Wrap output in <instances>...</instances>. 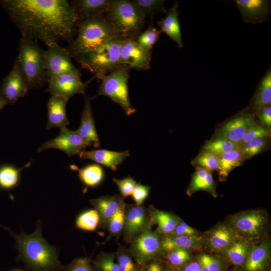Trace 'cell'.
<instances>
[{
  "instance_id": "5b68a950",
  "label": "cell",
  "mask_w": 271,
  "mask_h": 271,
  "mask_svg": "<svg viewBox=\"0 0 271 271\" xmlns=\"http://www.w3.org/2000/svg\"><path fill=\"white\" fill-rule=\"evenodd\" d=\"M124 38L120 35L110 38L95 50L75 59L93 73L94 78L99 79L120 65V48Z\"/></svg>"
},
{
  "instance_id": "d6a6232c",
  "label": "cell",
  "mask_w": 271,
  "mask_h": 271,
  "mask_svg": "<svg viewBox=\"0 0 271 271\" xmlns=\"http://www.w3.org/2000/svg\"><path fill=\"white\" fill-rule=\"evenodd\" d=\"M240 149L241 147L239 144L221 138L209 142L203 147L205 152L210 153L217 157Z\"/></svg>"
},
{
  "instance_id": "603a6c76",
  "label": "cell",
  "mask_w": 271,
  "mask_h": 271,
  "mask_svg": "<svg viewBox=\"0 0 271 271\" xmlns=\"http://www.w3.org/2000/svg\"><path fill=\"white\" fill-rule=\"evenodd\" d=\"M203 245V237L198 236H164L161 238V250L162 254L175 249H185L189 251L198 250Z\"/></svg>"
},
{
  "instance_id": "f907efd6",
  "label": "cell",
  "mask_w": 271,
  "mask_h": 271,
  "mask_svg": "<svg viewBox=\"0 0 271 271\" xmlns=\"http://www.w3.org/2000/svg\"><path fill=\"white\" fill-rule=\"evenodd\" d=\"M260 120L268 128L271 127V107L270 105L265 106L257 111Z\"/></svg>"
},
{
  "instance_id": "c3c4849f",
  "label": "cell",
  "mask_w": 271,
  "mask_h": 271,
  "mask_svg": "<svg viewBox=\"0 0 271 271\" xmlns=\"http://www.w3.org/2000/svg\"><path fill=\"white\" fill-rule=\"evenodd\" d=\"M151 187L141 184H137L132 193V196L137 205H141L147 198Z\"/></svg>"
},
{
  "instance_id": "7a4b0ae2",
  "label": "cell",
  "mask_w": 271,
  "mask_h": 271,
  "mask_svg": "<svg viewBox=\"0 0 271 271\" xmlns=\"http://www.w3.org/2000/svg\"><path fill=\"white\" fill-rule=\"evenodd\" d=\"M42 229V223L38 221L35 231L30 234L11 231L16 240L17 259L29 271H60L63 266L58 259V250L45 240Z\"/></svg>"
},
{
  "instance_id": "7dc6e473",
  "label": "cell",
  "mask_w": 271,
  "mask_h": 271,
  "mask_svg": "<svg viewBox=\"0 0 271 271\" xmlns=\"http://www.w3.org/2000/svg\"><path fill=\"white\" fill-rule=\"evenodd\" d=\"M170 235L198 236L200 235V233L197 230L181 220Z\"/></svg>"
},
{
  "instance_id": "44dd1931",
  "label": "cell",
  "mask_w": 271,
  "mask_h": 271,
  "mask_svg": "<svg viewBox=\"0 0 271 271\" xmlns=\"http://www.w3.org/2000/svg\"><path fill=\"white\" fill-rule=\"evenodd\" d=\"M129 155L128 151L115 152L107 150L84 151L79 154L81 159L91 160L112 171H115L117 166L122 164Z\"/></svg>"
},
{
  "instance_id": "f35d334b",
  "label": "cell",
  "mask_w": 271,
  "mask_h": 271,
  "mask_svg": "<svg viewBox=\"0 0 271 271\" xmlns=\"http://www.w3.org/2000/svg\"><path fill=\"white\" fill-rule=\"evenodd\" d=\"M11 166H5L0 168V187L4 189H11L16 186L19 181L20 171Z\"/></svg>"
},
{
  "instance_id": "2e32d148",
  "label": "cell",
  "mask_w": 271,
  "mask_h": 271,
  "mask_svg": "<svg viewBox=\"0 0 271 271\" xmlns=\"http://www.w3.org/2000/svg\"><path fill=\"white\" fill-rule=\"evenodd\" d=\"M203 237V244L211 252L219 253L238 238L234 230L227 223H221L207 232Z\"/></svg>"
},
{
  "instance_id": "9c48e42d",
  "label": "cell",
  "mask_w": 271,
  "mask_h": 271,
  "mask_svg": "<svg viewBox=\"0 0 271 271\" xmlns=\"http://www.w3.org/2000/svg\"><path fill=\"white\" fill-rule=\"evenodd\" d=\"M150 222L147 227L130 243L129 250L135 261L140 266L149 261L160 258L161 237L157 230H153Z\"/></svg>"
},
{
  "instance_id": "277c9868",
  "label": "cell",
  "mask_w": 271,
  "mask_h": 271,
  "mask_svg": "<svg viewBox=\"0 0 271 271\" xmlns=\"http://www.w3.org/2000/svg\"><path fill=\"white\" fill-rule=\"evenodd\" d=\"M23 74L29 89H38L48 82L45 68L44 50L37 42L21 36L19 53L16 59Z\"/></svg>"
},
{
  "instance_id": "b9f144b4",
  "label": "cell",
  "mask_w": 271,
  "mask_h": 271,
  "mask_svg": "<svg viewBox=\"0 0 271 271\" xmlns=\"http://www.w3.org/2000/svg\"><path fill=\"white\" fill-rule=\"evenodd\" d=\"M265 138H257L241 147L243 160L248 159L260 153L265 145Z\"/></svg>"
},
{
  "instance_id": "7bdbcfd3",
  "label": "cell",
  "mask_w": 271,
  "mask_h": 271,
  "mask_svg": "<svg viewBox=\"0 0 271 271\" xmlns=\"http://www.w3.org/2000/svg\"><path fill=\"white\" fill-rule=\"evenodd\" d=\"M60 271H96L92 265L91 258L82 257L73 259Z\"/></svg>"
},
{
  "instance_id": "4dcf8cb0",
  "label": "cell",
  "mask_w": 271,
  "mask_h": 271,
  "mask_svg": "<svg viewBox=\"0 0 271 271\" xmlns=\"http://www.w3.org/2000/svg\"><path fill=\"white\" fill-rule=\"evenodd\" d=\"M219 176L226 177L235 167L240 166L243 160L241 149L235 150L222 156H217Z\"/></svg>"
},
{
  "instance_id": "f6af8a7d",
  "label": "cell",
  "mask_w": 271,
  "mask_h": 271,
  "mask_svg": "<svg viewBox=\"0 0 271 271\" xmlns=\"http://www.w3.org/2000/svg\"><path fill=\"white\" fill-rule=\"evenodd\" d=\"M269 136V133L267 130L256 124L246 132L239 145L241 147L250 141L257 138H265Z\"/></svg>"
},
{
  "instance_id": "d4e9b609",
  "label": "cell",
  "mask_w": 271,
  "mask_h": 271,
  "mask_svg": "<svg viewBox=\"0 0 271 271\" xmlns=\"http://www.w3.org/2000/svg\"><path fill=\"white\" fill-rule=\"evenodd\" d=\"M68 100L63 97L56 96H52L50 98L47 104V130L54 127H59L61 129L66 127L69 124L66 110Z\"/></svg>"
},
{
  "instance_id": "6da1fadb",
  "label": "cell",
  "mask_w": 271,
  "mask_h": 271,
  "mask_svg": "<svg viewBox=\"0 0 271 271\" xmlns=\"http://www.w3.org/2000/svg\"><path fill=\"white\" fill-rule=\"evenodd\" d=\"M0 4L22 36L48 47L73 39L78 20L68 1L3 0Z\"/></svg>"
},
{
  "instance_id": "5bb4252c",
  "label": "cell",
  "mask_w": 271,
  "mask_h": 271,
  "mask_svg": "<svg viewBox=\"0 0 271 271\" xmlns=\"http://www.w3.org/2000/svg\"><path fill=\"white\" fill-rule=\"evenodd\" d=\"M29 87L16 60L9 74L0 87V98L7 103L15 104L28 92Z\"/></svg>"
},
{
  "instance_id": "f1b7e54d",
  "label": "cell",
  "mask_w": 271,
  "mask_h": 271,
  "mask_svg": "<svg viewBox=\"0 0 271 271\" xmlns=\"http://www.w3.org/2000/svg\"><path fill=\"white\" fill-rule=\"evenodd\" d=\"M271 103V70L269 69L261 79L256 93L251 102L252 108L256 111L270 105Z\"/></svg>"
},
{
  "instance_id": "ab89813d",
  "label": "cell",
  "mask_w": 271,
  "mask_h": 271,
  "mask_svg": "<svg viewBox=\"0 0 271 271\" xmlns=\"http://www.w3.org/2000/svg\"><path fill=\"white\" fill-rule=\"evenodd\" d=\"M125 206V205L119 208L107 222L106 228L109 232L110 237H118L122 232Z\"/></svg>"
},
{
  "instance_id": "db71d44e",
  "label": "cell",
  "mask_w": 271,
  "mask_h": 271,
  "mask_svg": "<svg viewBox=\"0 0 271 271\" xmlns=\"http://www.w3.org/2000/svg\"><path fill=\"white\" fill-rule=\"evenodd\" d=\"M165 271H180V270L178 268L171 266L165 262Z\"/></svg>"
},
{
  "instance_id": "11a10c76",
  "label": "cell",
  "mask_w": 271,
  "mask_h": 271,
  "mask_svg": "<svg viewBox=\"0 0 271 271\" xmlns=\"http://www.w3.org/2000/svg\"><path fill=\"white\" fill-rule=\"evenodd\" d=\"M7 104V102L2 98H0V110Z\"/></svg>"
},
{
  "instance_id": "6f0895ef",
  "label": "cell",
  "mask_w": 271,
  "mask_h": 271,
  "mask_svg": "<svg viewBox=\"0 0 271 271\" xmlns=\"http://www.w3.org/2000/svg\"><path fill=\"white\" fill-rule=\"evenodd\" d=\"M11 271H24V270H21V269H14V270H12Z\"/></svg>"
},
{
  "instance_id": "8992f818",
  "label": "cell",
  "mask_w": 271,
  "mask_h": 271,
  "mask_svg": "<svg viewBox=\"0 0 271 271\" xmlns=\"http://www.w3.org/2000/svg\"><path fill=\"white\" fill-rule=\"evenodd\" d=\"M105 16L125 38L136 39L144 27L146 15L132 1L112 0Z\"/></svg>"
},
{
  "instance_id": "9f6ffc18",
  "label": "cell",
  "mask_w": 271,
  "mask_h": 271,
  "mask_svg": "<svg viewBox=\"0 0 271 271\" xmlns=\"http://www.w3.org/2000/svg\"><path fill=\"white\" fill-rule=\"evenodd\" d=\"M137 271H146L142 266H140Z\"/></svg>"
},
{
  "instance_id": "8d00e7d4",
  "label": "cell",
  "mask_w": 271,
  "mask_h": 271,
  "mask_svg": "<svg viewBox=\"0 0 271 271\" xmlns=\"http://www.w3.org/2000/svg\"><path fill=\"white\" fill-rule=\"evenodd\" d=\"M115 259L120 271H137L140 266L134 260L129 249L119 246Z\"/></svg>"
},
{
  "instance_id": "52a82bcc",
  "label": "cell",
  "mask_w": 271,
  "mask_h": 271,
  "mask_svg": "<svg viewBox=\"0 0 271 271\" xmlns=\"http://www.w3.org/2000/svg\"><path fill=\"white\" fill-rule=\"evenodd\" d=\"M130 68L120 64L113 70L102 76L96 96L103 95L110 98L122 108L126 115L136 111L129 98L128 80Z\"/></svg>"
},
{
  "instance_id": "3957f363",
  "label": "cell",
  "mask_w": 271,
  "mask_h": 271,
  "mask_svg": "<svg viewBox=\"0 0 271 271\" xmlns=\"http://www.w3.org/2000/svg\"><path fill=\"white\" fill-rule=\"evenodd\" d=\"M76 33V38L66 48L74 59L95 50L106 40L120 35L105 15L78 21Z\"/></svg>"
},
{
  "instance_id": "83f0119b",
  "label": "cell",
  "mask_w": 271,
  "mask_h": 271,
  "mask_svg": "<svg viewBox=\"0 0 271 271\" xmlns=\"http://www.w3.org/2000/svg\"><path fill=\"white\" fill-rule=\"evenodd\" d=\"M251 245L250 241L239 237L233 243L219 253L233 264L243 266Z\"/></svg>"
},
{
  "instance_id": "74e56055",
  "label": "cell",
  "mask_w": 271,
  "mask_h": 271,
  "mask_svg": "<svg viewBox=\"0 0 271 271\" xmlns=\"http://www.w3.org/2000/svg\"><path fill=\"white\" fill-rule=\"evenodd\" d=\"M99 223V215L95 209L89 210L80 214L75 222L76 226L86 231H94Z\"/></svg>"
},
{
  "instance_id": "7c38bea8",
  "label": "cell",
  "mask_w": 271,
  "mask_h": 271,
  "mask_svg": "<svg viewBox=\"0 0 271 271\" xmlns=\"http://www.w3.org/2000/svg\"><path fill=\"white\" fill-rule=\"evenodd\" d=\"M150 222L148 209L142 204H125L122 230L123 239L130 242L141 233Z\"/></svg>"
},
{
  "instance_id": "d6986e66",
  "label": "cell",
  "mask_w": 271,
  "mask_h": 271,
  "mask_svg": "<svg viewBox=\"0 0 271 271\" xmlns=\"http://www.w3.org/2000/svg\"><path fill=\"white\" fill-rule=\"evenodd\" d=\"M84 103L81 113V122L76 130L89 146H100V142L95 128L91 102L92 98L84 94Z\"/></svg>"
},
{
  "instance_id": "f5cc1de1",
  "label": "cell",
  "mask_w": 271,
  "mask_h": 271,
  "mask_svg": "<svg viewBox=\"0 0 271 271\" xmlns=\"http://www.w3.org/2000/svg\"><path fill=\"white\" fill-rule=\"evenodd\" d=\"M180 271H201L198 261H192L179 269Z\"/></svg>"
},
{
  "instance_id": "4316f807",
  "label": "cell",
  "mask_w": 271,
  "mask_h": 271,
  "mask_svg": "<svg viewBox=\"0 0 271 271\" xmlns=\"http://www.w3.org/2000/svg\"><path fill=\"white\" fill-rule=\"evenodd\" d=\"M148 210L151 221L157 225V231L164 236L171 235L181 220L171 212L159 210L153 206H150Z\"/></svg>"
},
{
  "instance_id": "7402d4cb",
  "label": "cell",
  "mask_w": 271,
  "mask_h": 271,
  "mask_svg": "<svg viewBox=\"0 0 271 271\" xmlns=\"http://www.w3.org/2000/svg\"><path fill=\"white\" fill-rule=\"evenodd\" d=\"M112 0H74L70 2L78 21L105 15Z\"/></svg>"
},
{
  "instance_id": "681fc988",
  "label": "cell",
  "mask_w": 271,
  "mask_h": 271,
  "mask_svg": "<svg viewBox=\"0 0 271 271\" xmlns=\"http://www.w3.org/2000/svg\"><path fill=\"white\" fill-rule=\"evenodd\" d=\"M205 257L209 271H223V265L220 259L207 254H205Z\"/></svg>"
},
{
  "instance_id": "ffe728a7",
  "label": "cell",
  "mask_w": 271,
  "mask_h": 271,
  "mask_svg": "<svg viewBox=\"0 0 271 271\" xmlns=\"http://www.w3.org/2000/svg\"><path fill=\"white\" fill-rule=\"evenodd\" d=\"M90 202L99 215L98 225L103 229L106 228L108 221L118 209L125 205L123 197L119 195L103 196Z\"/></svg>"
},
{
  "instance_id": "d590c367",
  "label": "cell",
  "mask_w": 271,
  "mask_h": 271,
  "mask_svg": "<svg viewBox=\"0 0 271 271\" xmlns=\"http://www.w3.org/2000/svg\"><path fill=\"white\" fill-rule=\"evenodd\" d=\"M162 33L151 24L144 32L141 33L135 39L137 43L144 49L152 51L154 45L159 40Z\"/></svg>"
},
{
  "instance_id": "4fadbf2b",
  "label": "cell",
  "mask_w": 271,
  "mask_h": 271,
  "mask_svg": "<svg viewBox=\"0 0 271 271\" xmlns=\"http://www.w3.org/2000/svg\"><path fill=\"white\" fill-rule=\"evenodd\" d=\"M88 146L76 130H71L65 127L60 129V132L57 137L45 142L38 150V152L48 149H56L72 156L79 155Z\"/></svg>"
},
{
  "instance_id": "30bf717a",
  "label": "cell",
  "mask_w": 271,
  "mask_h": 271,
  "mask_svg": "<svg viewBox=\"0 0 271 271\" xmlns=\"http://www.w3.org/2000/svg\"><path fill=\"white\" fill-rule=\"evenodd\" d=\"M71 58L66 48L59 44L44 50L45 68L48 79L65 74L81 78V73L72 63Z\"/></svg>"
},
{
  "instance_id": "f546056e",
  "label": "cell",
  "mask_w": 271,
  "mask_h": 271,
  "mask_svg": "<svg viewBox=\"0 0 271 271\" xmlns=\"http://www.w3.org/2000/svg\"><path fill=\"white\" fill-rule=\"evenodd\" d=\"M199 190H205L216 196L215 183L212 174L210 171L204 168H200L195 172L187 193L191 195L193 192Z\"/></svg>"
},
{
  "instance_id": "484cf974",
  "label": "cell",
  "mask_w": 271,
  "mask_h": 271,
  "mask_svg": "<svg viewBox=\"0 0 271 271\" xmlns=\"http://www.w3.org/2000/svg\"><path fill=\"white\" fill-rule=\"evenodd\" d=\"M179 3L176 1L167 12V16L157 22L161 31L165 33L170 38L174 41L179 48L183 47L178 12Z\"/></svg>"
},
{
  "instance_id": "ac0fdd59",
  "label": "cell",
  "mask_w": 271,
  "mask_h": 271,
  "mask_svg": "<svg viewBox=\"0 0 271 271\" xmlns=\"http://www.w3.org/2000/svg\"><path fill=\"white\" fill-rule=\"evenodd\" d=\"M256 124L252 115L242 114L231 119L222 126L217 137L239 144L246 132Z\"/></svg>"
},
{
  "instance_id": "1f68e13d",
  "label": "cell",
  "mask_w": 271,
  "mask_h": 271,
  "mask_svg": "<svg viewBox=\"0 0 271 271\" xmlns=\"http://www.w3.org/2000/svg\"><path fill=\"white\" fill-rule=\"evenodd\" d=\"M78 176L82 182L87 187L98 185L104 178L103 168L97 164H91L82 169H77Z\"/></svg>"
},
{
  "instance_id": "e0dca14e",
  "label": "cell",
  "mask_w": 271,
  "mask_h": 271,
  "mask_svg": "<svg viewBox=\"0 0 271 271\" xmlns=\"http://www.w3.org/2000/svg\"><path fill=\"white\" fill-rule=\"evenodd\" d=\"M243 21L248 24H259L268 19L270 1L268 0H235Z\"/></svg>"
},
{
  "instance_id": "60d3db41",
  "label": "cell",
  "mask_w": 271,
  "mask_h": 271,
  "mask_svg": "<svg viewBox=\"0 0 271 271\" xmlns=\"http://www.w3.org/2000/svg\"><path fill=\"white\" fill-rule=\"evenodd\" d=\"M146 15H152L159 12L167 13L165 1L163 0H133Z\"/></svg>"
},
{
  "instance_id": "8fae6325",
  "label": "cell",
  "mask_w": 271,
  "mask_h": 271,
  "mask_svg": "<svg viewBox=\"0 0 271 271\" xmlns=\"http://www.w3.org/2000/svg\"><path fill=\"white\" fill-rule=\"evenodd\" d=\"M152 51L141 47L135 39L124 38L120 48V64L139 71L148 70L151 67Z\"/></svg>"
},
{
  "instance_id": "bcb514c9",
  "label": "cell",
  "mask_w": 271,
  "mask_h": 271,
  "mask_svg": "<svg viewBox=\"0 0 271 271\" xmlns=\"http://www.w3.org/2000/svg\"><path fill=\"white\" fill-rule=\"evenodd\" d=\"M113 181L117 185L122 197L132 195L137 184L136 181L130 177L119 180L113 178Z\"/></svg>"
},
{
  "instance_id": "836d02e7",
  "label": "cell",
  "mask_w": 271,
  "mask_h": 271,
  "mask_svg": "<svg viewBox=\"0 0 271 271\" xmlns=\"http://www.w3.org/2000/svg\"><path fill=\"white\" fill-rule=\"evenodd\" d=\"M115 259V253L100 252L92 264L96 271H120Z\"/></svg>"
},
{
  "instance_id": "9a60e30c",
  "label": "cell",
  "mask_w": 271,
  "mask_h": 271,
  "mask_svg": "<svg viewBox=\"0 0 271 271\" xmlns=\"http://www.w3.org/2000/svg\"><path fill=\"white\" fill-rule=\"evenodd\" d=\"M46 92L52 96L62 97L67 99L77 94L84 95L88 88V82L83 83L81 78L65 74L50 78Z\"/></svg>"
},
{
  "instance_id": "816d5d0a",
  "label": "cell",
  "mask_w": 271,
  "mask_h": 271,
  "mask_svg": "<svg viewBox=\"0 0 271 271\" xmlns=\"http://www.w3.org/2000/svg\"><path fill=\"white\" fill-rule=\"evenodd\" d=\"M142 266L146 271H165V262L160 258L152 260Z\"/></svg>"
},
{
  "instance_id": "ee69618b",
  "label": "cell",
  "mask_w": 271,
  "mask_h": 271,
  "mask_svg": "<svg viewBox=\"0 0 271 271\" xmlns=\"http://www.w3.org/2000/svg\"><path fill=\"white\" fill-rule=\"evenodd\" d=\"M196 164L209 171L218 170V163L215 155L205 152L197 157Z\"/></svg>"
},
{
  "instance_id": "e575fe53",
  "label": "cell",
  "mask_w": 271,
  "mask_h": 271,
  "mask_svg": "<svg viewBox=\"0 0 271 271\" xmlns=\"http://www.w3.org/2000/svg\"><path fill=\"white\" fill-rule=\"evenodd\" d=\"M165 262L173 267L180 269L192 261L190 251L185 249H175L164 254Z\"/></svg>"
},
{
  "instance_id": "cb8c5ba5",
  "label": "cell",
  "mask_w": 271,
  "mask_h": 271,
  "mask_svg": "<svg viewBox=\"0 0 271 271\" xmlns=\"http://www.w3.org/2000/svg\"><path fill=\"white\" fill-rule=\"evenodd\" d=\"M270 245L263 239L258 245H251L243 267L246 271H263L270 256Z\"/></svg>"
},
{
  "instance_id": "ba28073f",
  "label": "cell",
  "mask_w": 271,
  "mask_h": 271,
  "mask_svg": "<svg viewBox=\"0 0 271 271\" xmlns=\"http://www.w3.org/2000/svg\"><path fill=\"white\" fill-rule=\"evenodd\" d=\"M227 221L239 237L250 242L260 238L265 234L268 218L264 210L256 209L234 214Z\"/></svg>"
}]
</instances>
